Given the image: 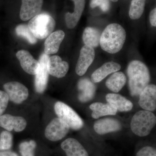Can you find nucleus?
I'll list each match as a JSON object with an SVG mask.
<instances>
[{
  "mask_svg": "<svg viewBox=\"0 0 156 156\" xmlns=\"http://www.w3.org/2000/svg\"><path fill=\"white\" fill-rule=\"evenodd\" d=\"M15 32L18 36L26 39L31 44H35L37 43V39L31 31L28 26L24 24L18 25L15 29Z\"/></svg>",
  "mask_w": 156,
  "mask_h": 156,
  "instance_id": "a878e982",
  "label": "nucleus"
},
{
  "mask_svg": "<svg viewBox=\"0 0 156 156\" xmlns=\"http://www.w3.org/2000/svg\"><path fill=\"white\" fill-rule=\"evenodd\" d=\"M55 25V20L50 15L41 14L31 18L28 27L37 39H44L52 33Z\"/></svg>",
  "mask_w": 156,
  "mask_h": 156,
  "instance_id": "20e7f679",
  "label": "nucleus"
},
{
  "mask_svg": "<svg viewBox=\"0 0 156 156\" xmlns=\"http://www.w3.org/2000/svg\"><path fill=\"white\" fill-rule=\"evenodd\" d=\"M9 101V96L6 92L0 90V116L6 110Z\"/></svg>",
  "mask_w": 156,
  "mask_h": 156,
  "instance_id": "c756f323",
  "label": "nucleus"
},
{
  "mask_svg": "<svg viewBox=\"0 0 156 156\" xmlns=\"http://www.w3.org/2000/svg\"><path fill=\"white\" fill-rule=\"evenodd\" d=\"M150 21L153 26H156V9L154 8L151 11L150 14Z\"/></svg>",
  "mask_w": 156,
  "mask_h": 156,
  "instance_id": "2f4dec72",
  "label": "nucleus"
},
{
  "mask_svg": "<svg viewBox=\"0 0 156 156\" xmlns=\"http://www.w3.org/2000/svg\"><path fill=\"white\" fill-rule=\"evenodd\" d=\"M93 127L96 133L99 135H104L119 131L122 128V125L116 119L107 118L96 121Z\"/></svg>",
  "mask_w": 156,
  "mask_h": 156,
  "instance_id": "2eb2a0df",
  "label": "nucleus"
},
{
  "mask_svg": "<svg viewBox=\"0 0 156 156\" xmlns=\"http://www.w3.org/2000/svg\"><path fill=\"white\" fill-rule=\"evenodd\" d=\"M49 56L46 53H43L39 59L40 67L38 71L35 75V89L38 93L44 92L48 85L49 73L48 69V61Z\"/></svg>",
  "mask_w": 156,
  "mask_h": 156,
  "instance_id": "6e6552de",
  "label": "nucleus"
},
{
  "mask_svg": "<svg viewBox=\"0 0 156 156\" xmlns=\"http://www.w3.org/2000/svg\"><path fill=\"white\" fill-rule=\"evenodd\" d=\"M105 98L108 103L116 108L117 111L129 112L133 108V104L131 101L119 94L109 93L106 95Z\"/></svg>",
  "mask_w": 156,
  "mask_h": 156,
  "instance_id": "aec40b11",
  "label": "nucleus"
},
{
  "mask_svg": "<svg viewBox=\"0 0 156 156\" xmlns=\"http://www.w3.org/2000/svg\"><path fill=\"white\" fill-rule=\"evenodd\" d=\"M90 7L92 9L99 7L103 12H107L110 9L109 0H91Z\"/></svg>",
  "mask_w": 156,
  "mask_h": 156,
  "instance_id": "c85d7f7f",
  "label": "nucleus"
},
{
  "mask_svg": "<svg viewBox=\"0 0 156 156\" xmlns=\"http://www.w3.org/2000/svg\"><path fill=\"white\" fill-rule=\"evenodd\" d=\"M43 0H22L20 17L27 21L39 14L41 10Z\"/></svg>",
  "mask_w": 156,
  "mask_h": 156,
  "instance_id": "f8f14e48",
  "label": "nucleus"
},
{
  "mask_svg": "<svg viewBox=\"0 0 156 156\" xmlns=\"http://www.w3.org/2000/svg\"><path fill=\"white\" fill-rule=\"evenodd\" d=\"M75 5L74 11L73 13L66 14L65 21L68 28L73 29L77 24L80 19L85 6V0H72Z\"/></svg>",
  "mask_w": 156,
  "mask_h": 156,
  "instance_id": "412c9836",
  "label": "nucleus"
},
{
  "mask_svg": "<svg viewBox=\"0 0 156 156\" xmlns=\"http://www.w3.org/2000/svg\"><path fill=\"white\" fill-rule=\"evenodd\" d=\"M101 36L100 31L97 28L87 27L84 30L83 40L85 45L96 48L100 45Z\"/></svg>",
  "mask_w": 156,
  "mask_h": 156,
  "instance_id": "b1692460",
  "label": "nucleus"
},
{
  "mask_svg": "<svg viewBox=\"0 0 156 156\" xmlns=\"http://www.w3.org/2000/svg\"><path fill=\"white\" fill-rule=\"evenodd\" d=\"M54 111L58 118L66 123L71 129L79 130L83 126V122L81 117L66 104L57 101L54 105Z\"/></svg>",
  "mask_w": 156,
  "mask_h": 156,
  "instance_id": "39448f33",
  "label": "nucleus"
},
{
  "mask_svg": "<svg viewBox=\"0 0 156 156\" xmlns=\"http://www.w3.org/2000/svg\"><path fill=\"white\" fill-rule=\"evenodd\" d=\"M61 147L67 156H89L85 148L75 138L65 140L62 143Z\"/></svg>",
  "mask_w": 156,
  "mask_h": 156,
  "instance_id": "dca6fc26",
  "label": "nucleus"
},
{
  "mask_svg": "<svg viewBox=\"0 0 156 156\" xmlns=\"http://www.w3.org/2000/svg\"><path fill=\"white\" fill-rule=\"evenodd\" d=\"M16 56L20 62L21 67L26 73L32 75L36 74L40 67V63L28 51L20 50L16 53Z\"/></svg>",
  "mask_w": 156,
  "mask_h": 156,
  "instance_id": "ddd939ff",
  "label": "nucleus"
},
{
  "mask_svg": "<svg viewBox=\"0 0 156 156\" xmlns=\"http://www.w3.org/2000/svg\"><path fill=\"white\" fill-rule=\"evenodd\" d=\"M126 38L125 29L118 23L109 24L101 34L100 45L107 53L115 54L122 48Z\"/></svg>",
  "mask_w": 156,
  "mask_h": 156,
  "instance_id": "f03ea898",
  "label": "nucleus"
},
{
  "mask_svg": "<svg viewBox=\"0 0 156 156\" xmlns=\"http://www.w3.org/2000/svg\"><path fill=\"white\" fill-rule=\"evenodd\" d=\"M146 0H132L129 11L131 19L137 20L142 16L144 11Z\"/></svg>",
  "mask_w": 156,
  "mask_h": 156,
  "instance_id": "393cba45",
  "label": "nucleus"
},
{
  "mask_svg": "<svg viewBox=\"0 0 156 156\" xmlns=\"http://www.w3.org/2000/svg\"><path fill=\"white\" fill-rule=\"evenodd\" d=\"M80 91L79 99L82 102H87L92 100L95 95L96 87L94 83L87 78L81 79L78 83Z\"/></svg>",
  "mask_w": 156,
  "mask_h": 156,
  "instance_id": "6ab92c4d",
  "label": "nucleus"
},
{
  "mask_svg": "<svg viewBox=\"0 0 156 156\" xmlns=\"http://www.w3.org/2000/svg\"><path fill=\"white\" fill-rule=\"evenodd\" d=\"M95 57V50L92 47L84 45L81 48L76 67V72L78 75L83 76L86 73Z\"/></svg>",
  "mask_w": 156,
  "mask_h": 156,
  "instance_id": "1a4fd4ad",
  "label": "nucleus"
},
{
  "mask_svg": "<svg viewBox=\"0 0 156 156\" xmlns=\"http://www.w3.org/2000/svg\"><path fill=\"white\" fill-rule=\"evenodd\" d=\"M27 125L26 120L22 117L10 114L2 115L0 116V127L10 132L13 130L17 132H21L25 129Z\"/></svg>",
  "mask_w": 156,
  "mask_h": 156,
  "instance_id": "9b49d317",
  "label": "nucleus"
},
{
  "mask_svg": "<svg viewBox=\"0 0 156 156\" xmlns=\"http://www.w3.org/2000/svg\"><path fill=\"white\" fill-rule=\"evenodd\" d=\"M111 1H112V2H117V1H118V0H111Z\"/></svg>",
  "mask_w": 156,
  "mask_h": 156,
  "instance_id": "72a5a7b5",
  "label": "nucleus"
},
{
  "mask_svg": "<svg viewBox=\"0 0 156 156\" xmlns=\"http://www.w3.org/2000/svg\"><path fill=\"white\" fill-rule=\"evenodd\" d=\"M0 156H19L16 153L12 151H0Z\"/></svg>",
  "mask_w": 156,
  "mask_h": 156,
  "instance_id": "473e14b6",
  "label": "nucleus"
},
{
  "mask_svg": "<svg viewBox=\"0 0 156 156\" xmlns=\"http://www.w3.org/2000/svg\"><path fill=\"white\" fill-rule=\"evenodd\" d=\"M156 124V117L151 112L140 110L133 116L131 122V131L141 137L150 134Z\"/></svg>",
  "mask_w": 156,
  "mask_h": 156,
  "instance_id": "7ed1b4c3",
  "label": "nucleus"
},
{
  "mask_svg": "<svg viewBox=\"0 0 156 156\" xmlns=\"http://www.w3.org/2000/svg\"><path fill=\"white\" fill-rule=\"evenodd\" d=\"M36 143L33 140L21 143L19 145L20 152L22 156H35Z\"/></svg>",
  "mask_w": 156,
  "mask_h": 156,
  "instance_id": "cd10ccee",
  "label": "nucleus"
},
{
  "mask_svg": "<svg viewBox=\"0 0 156 156\" xmlns=\"http://www.w3.org/2000/svg\"><path fill=\"white\" fill-rule=\"evenodd\" d=\"M127 81L126 76L122 72H116L107 80L105 85L112 92L118 93L125 86Z\"/></svg>",
  "mask_w": 156,
  "mask_h": 156,
  "instance_id": "5701e85b",
  "label": "nucleus"
},
{
  "mask_svg": "<svg viewBox=\"0 0 156 156\" xmlns=\"http://www.w3.org/2000/svg\"><path fill=\"white\" fill-rule=\"evenodd\" d=\"M70 129L69 126L58 118L53 119L45 130V136L49 140L57 141L65 137Z\"/></svg>",
  "mask_w": 156,
  "mask_h": 156,
  "instance_id": "423d86ee",
  "label": "nucleus"
},
{
  "mask_svg": "<svg viewBox=\"0 0 156 156\" xmlns=\"http://www.w3.org/2000/svg\"><path fill=\"white\" fill-rule=\"evenodd\" d=\"M13 139L10 131H2L0 134V151L10 150L13 145Z\"/></svg>",
  "mask_w": 156,
  "mask_h": 156,
  "instance_id": "bb28decb",
  "label": "nucleus"
},
{
  "mask_svg": "<svg viewBox=\"0 0 156 156\" xmlns=\"http://www.w3.org/2000/svg\"><path fill=\"white\" fill-rule=\"evenodd\" d=\"M138 101L140 106L144 110L153 112L156 109V86L148 85L140 92Z\"/></svg>",
  "mask_w": 156,
  "mask_h": 156,
  "instance_id": "9d476101",
  "label": "nucleus"
},
{
  "mask_svg": "<svg viewBox=\"0 0 156 156\" xmlns=\"http://www.w3.org/2000/svg\"><path fill=\"white\" fill-rule=\"evenodd\" d=\"M4 89L9 96V101L13 103L20 104L28 98V89L19 82L6 83L4 85Z\"/></svg>",
  "mask_w": 156,
  "mask_h": 156,
  "instance_id": "0eeeda50",
  "label": "nucleus"
},
{
  "mask_svg": "<svg viewBox=\"0 0 156 156\" xmlns=\"http://www.w3.org/2000/svg\"><path fill=\"white\" fill-rule=\"evenodd\" d=\"M121 68L120 65L117 62H105L93 72L91 76V80L93 83H99L108 75L118 72Z\"/></svg>",
  "mask_w": 156,
  "mask_h": 156,
  "instance_id": "f3484780",
  "label": "nucleus"
},
{
  "mask_svg": "<svg viewBox=\"0 0 156 156\" xmlns=\"http://www.w3.org/2000/svg\"><path fill=\"white\" fill-rule=\"evenodd\" d=\"M127 73L130 94L132 96H138L150 82L148 69L142 62L133 60L128 65Z\"/></svg>",
  "mask_w": 156,
  "mask_h": 156,
  "instance_id": "f257e3e1",
  "label": "nucleus"
},
{
  "mask_svg": "<svg viewBox=\"0 0 156 156\" xmlns=\"http://www.w3.org/2000/svg\"><path fill=\"white\" fill-rule=\"evenodd\" d=\"M89 108L92 111V117L98 119L106 115H114L116 114L117 110L114 105L110 104L101 102H95L92 104Z\"/></svg>",
  "mask_w": 156,
  "mask_h": 156,
  "instance_id": "4be33fe9",
  "label": "nucleus"
},
{
  "mask_svg": "<svg viewBox=\"0 0 156 156\" xmlns=\"http://www.w3.org/2000/svg\"><path fill=\"white\" fill-rule=\"evenodd\" d=\"M47 66L49 74L57 78L64 77L69 69L68 63L62 61L61 57L58 56L49 57Z\"/></svg>",
  "mask_w": 156,
  "mask_h": 156,
  "instance_id": "4468645a",
  "label": "nucleus"
},
{
  "mask_svg": "<svg viewBox=\"0 0 156 156\" xmlns=\"http://www.w3.org/2000/svg\"><path fill=\"white\" fill-rule=\"evenodd\" d=\"M65 36V33L62 30L56 31L48 36L44 43L45 53L48 55L57 53Z\"/></svg>",
  "mask_w": 156,
  "mask_h": 156,
  "instance_id": "a211bd4d",
  "label": "nucleus"
},
{
  "mask_svg": "<svg viewBox=\"0 0 156 156\" xmlns=\"http://www.w3.org/2000/svg\"><path fill=\"white\" fill-rule=\"evenodd\" d=\"M136 156H156V149L152 147H144L137 152Z\"/></svg>",
  "mask_w": 156,
  "mask_h": 156,
  "instance_id": "7c9ffc66",
  "label": "nucleus"
}]
</instances>
